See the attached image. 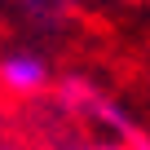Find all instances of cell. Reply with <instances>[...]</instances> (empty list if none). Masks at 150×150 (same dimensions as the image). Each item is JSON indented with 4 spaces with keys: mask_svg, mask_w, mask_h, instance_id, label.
Returning a JSON list of instances; mask_svg holds the SVG:
<instances>
[{
    "mask_svg": "<svg viewBox=\"0 0 150 150\" xmlns=\"http://www.w3.org/2000/svg\"><path fill=\"white\" fill-rule=\"evenodd\" d=\"M49 62L35 53H9L0 57V93L9 97H40L49 88Z\"/></svg>",
    "mask_w": 150,
    "mask_h": 150,
    "instance_id": "cell-1",
    "label": "cell"
},
{
    "mask_svg": "<svg viewBox=\"0 0 150 150\" xmlns=\"http://www.w3.org/2000/svg\"><path fill=\"white\" fill-rule=\"evenodd\" d=\"M62 150H137V146H110V141H106V146H62ZM141 150H146V146H141Z\"/></svg>",
    "mask_w": 150,
    "mask_h": 150,
    "instance_id": "cell-2",
    "label": "cell"
},
{
    "mask_svg": "<svg viewBox=\"0 0 150 150\" xmlns=\"http://www.w3.org/2000/svg\"><path fill=\"white\" fill-rule=\"evenodd\" d=\"M0 150H31V146L18 141V137H0Z\"/></svg>",
    "mask_w": 150,
    "mask_h": 150,
    "instance_id": "cell-3",
    "label": "cell"
}]
</instances>
